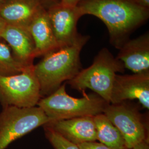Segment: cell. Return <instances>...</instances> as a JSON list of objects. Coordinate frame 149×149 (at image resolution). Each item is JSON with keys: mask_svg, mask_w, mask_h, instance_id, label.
<instances>
[{"mask_svg": "<svg viewBox=\"0 0 149 149\" xmlns=\"http://www.w3.org/2000/svg\"><path fill=\"white\" fill-rule=\"evenodd\" d=\"M34 65L11 75L0 74V103L2 107L37 106L42 98Z\"/></svg>", "mask_w": 149, "mask_h": 149, "instance_id": "6", "label": "cell"}, {"mask_svg": "<svg viewBox=\"0 0 149 149\" xmlns=\"http://www.w3.org/2000/svg\"><path fill=\"white\" fill-rule=\"evenodd\" d=\"M129 149V148H125V149Z\"/></svg>", "mask_w": 149, "mask_h": 149, "instance_id": "25", "label": "cell"}, {"mask_svg": "<svg viewBox=\"0 0 149 149\" xmlns=\"http://www.w3.org/2000/svg\"><path fill=\"white\" fill-rule=\"evenodd\" d=\"M38 2L45 10H47L51 6L59 3L61 0H36Z\"/></svg>", "mask_w": 149, "mask_h": 149, "instance_id": "19", "label": "cell"}, {"mask_svg": "<svg viewBox=\"0 0 149 149\" xmlns=\"http://www.w3.org/2000/svg\"><path fill=\"white\" fill-rule=\"evenodd\" d=\"M77 7L82 17L95 16L106 24L110 43L118 49L149 17V8L136 0H82Z\"/></svg>", "mask_w": 149, "mask_h": 149, "instance_id": "1", "label": "cell"}, {"mask_svg": "<svg viewBox=\"0 0 149 149\" xmlns=\"http://www.w3.org/2000/svg\"><path fill=\"white\" fill-rule=\"evenodd\" d=\"M47 11L59 46L73 42L80 34L77 31V24L82 16L77 7L60 2Z\"/></svg>", "mask_w": 149, "mask_h": 149, "instance_id": "9", "label": "cell"}, {"mask_svg": "<svg viewBox=\"0 0 149 149\" xmlns=\"http://www.w3.org/2000/svg\"><path fill=\"white\" fill-rule=\"evenodd\" d=\"M45 135L54 149H80L78 146L64 138L50 128L44 127Z\"/></svg>", "mask_w": 149, "mask_h": 149, "instance_id": "17", "label": "cell"}, {"mask_svg": "<svg viewBox=\"0 0 149 149\" xmlns=\"http://www.w3.org/2000/svg\"><path fill=\"white\" fill-rule=\"evenodd\" d=\"M89 39L88 36L80 34L73 42L45 54L34 65L42 98L53 93L65 81L73 79L82 69L80 54Z\"/></svg>", "mask_w": 149, "mask_h": 149, "instance_id": "2", "label": "cell"}, {"mask_svg": "<svg viewBox=\"0 0 149 149\" xmlns=\"http://www.w3.org/2000/svg\"><path fill=\"white\" fill-rule=\"evenodd\" d=\"M136 100L149 109V72L133 74H117L112 87L110 103Z\"/></svg>", "mask_w": 149, "mask_h": 149, "instance_id": "8", "label": "cell"}, {"mask_svg": "<svg viewBox=\"0 0 149 149\" xmlns=\"http://www.w3.org/2000/svg\"><path fill=\"white\" fill-rule=\"evenodd\" d=\"M125 70L122 63L115 58L107 48H102L96 55L93 63L68 82L72 89L93 91L107 102L110 103L112 87L117 72Z\"/></svg>", "mask_w": 149, "mask_h": 149, "instance_id": "4", "label": "cell"}, {"mask_svg": "<svg viewBox=\"0 0 149 149\" xmlns=\"http://www.w3.org/2000/svg\"><path fill=\"white\" fill-rule=\"evenodd\" d=\"M93 117L86 116L50 121L43 127L51 129L70 142L78 145L97 140Z\"/></svg>", "mask_w": 149, "mask_h": 149, "instance_id": "10", "label": "cell"}, {"mask_svg": "<svg viewBox=\"0 0 149 149\" xmlns=\"http://www.w3.org/2000/svg\"><path fill=\"white\" fill-rule=\"evenodd\" d=\"M50 120L39 107H3L0 113V149L6 148L17 139Z\"/></svg>", "mask_w": 149, "mask_h": 149, "instance_id": "5", "label": "cell"}, {"mask_svg": "<svg viewBox=\"0 0 149 149\" xmlns=\"http://www.w3.org/2000/svg\"><path fill=\"white\" fill-rule=\"evenodd\" d=\"M109 103L96 93L85 95L82 98L69 96L65 84L53 93L42 98L38 103L50 121L81 117H95L103 113Z\"/></svg>", "mask_w": 149, "mask_h": 149, "instance_id": "3", "label": "cell"}, {"mask_svg": "<svg viewBox=\"0 0 149 149\" xmlns=\"http://www.w3.org/2000/svg\"><path fill=\"white\" fill-rule=\"evenodd\" d=\"M6 0H0V6Z\"/></svg>", "mask_w": 149, "mask_h": 149, "instance_id": "24", "label": "cell"}, {"mask_svg": "<svg viewBox=\"0 0 149 149\" xmlns=\"http://www.w3.org/2000/svg\"><path fill=\"white\" fill-rule=\"evenodd\" d=\"M28 29L35 44L37 57L44 56L60 47L45 8L41 9L35 16Z\"/></svg>", "mask_w": 149, "mask_h": 149, "instance_id": "14", "label": "cell"}, {"mask_svg": "<svg viewBox=\"0 0 149 149\" xmlns=\"http://www.w3.org/2000/svg\"><path fill=\"white\" fill-rule=\"evenodd\" d=\"M141 5L149 9V0H136Z\"/></svg>", "mask_w": 149, "mask_h": 149, "instance_id": "23", "label": "cell"}, {"mask_svg": "<svg viewBox=\"0 0 149 149\" xmlns=\"http://www.w3.org/2000/svg\"><path fill=\"white\" fill-rule=\"evenodd\" d=\"M28 66L23 65L15 58L9 45L3 39H0V74H17L22 72Z\"/></svg>", "mask_w": 149, "mask_h": 149, "instance_id": "16", "label": "cell"}, {"mask_svg": "<svg viewBox=\"0 0 149 149\" xmlns=\"http://www.w3.org/2000/svg\"><path fill=\"white\" fill-rule=\"evenodd\" d=\"M125 69L134 74L149 72V33L129 39L119 49L117 57Z\"/></svg>", "mask_w": 149, "mask_h": 149, "instance_id": "11", "label": "cell"}, {"mask_svg": "<svg viewBox=\"0 0 149 149\" xmlns=\"http://www.w3.org/2000/svg\"><path fill=\"white\" fill-rule=\"evenodd\" d=\"M80 149H111L101 143L95 141L85 142L77 145Z\"/></svg>", "mask_w": 149, "mask_h": 149, "instance_id": "18", "label": "cell"}, {"mask_svg": "<svg viewBox=\"0 0 149 149\" xmlns=\"http://www.w3.org/2000/svg\"><path fill=\"white\" fill-rule=\"evenodd\" d=\"M43 8L36 0H6L0 6V17L7 24L28 28Z\"/></svg>", "mask_w": 149, "mask_h": 149, "instance_id": "13", "label": "cell"}, {"mask_svg": "<svg viewBox=\"0 0 149 149\" xmlns=\"http://www.w3.org/2000/svg\"><path fill=\"white\" fill-rule=\"evenodd\" d=\"M82 0H61V3L64 5L77 6Z\"/></svg>", "mask_w": 149, "mask_h": 149, "instance_id": "21", "label": "cell"}, {"mask_svg": "<svg viewBox=\"0 0 149 149\" xmlns=\"http://www.w3.org/2000/svg\"><path fill=\"white\" fill-rule=\"evenodd\" d=\"M132 149H149V139H144L135 144Z\"/></svg>", "mask_w": 149, "mask_h": 149, "instance_id": "20", "label": "cell"}, {"mask_svg": "<svg viewBox=\"0 0 149 149\" xmlns=\"http://www.w3.org/2000/svg\"><path fill=\"white\" fill-rule=\"evenodd\" d=\"M6 26H7L6 23L0 17V39H1L2 34L3 32V31L5 30Z\"/></svg>", "mask_w": 149, "mask_h": 149, "instance_id": "22", "label": "cell"}, {"mask_svg": "<svg viewBox=\"0 0 149 149\" xmlns=\"http://www.w3.org/2000/svg\"><path fill=\"white\" fill-rule=\"evenodd\" d=\"M14 56L25 66H32L36 56L35 44L28 28L7 24L2 34Z\"/></svg>", "mask_w": 149, "mask_h": 149, "instance_id": "12", "label": "cell"}, {"mask_svg": "<svg viewBox=\"0 0 149 149\" xmlns=\"http://www.w3.org/2000/svg\"><path fill=\"white\" fill-rule=\"evenodd\" d=\"M103 114L120 131L127 148L132 149L139 142L149 139L148 124L138 107L127 101L109 103Z\"/></svg>", "mask_w": 149, "mask_h": 149, "instance_id": "7", "label": "cell"}, {"mask_svg": "<svg viewBox=\"0 0 149 149\" xmlns=\"http://www.w3.org/2000/svg\"><path fill=\"white\" fill-rule=\"evenodd\" d=\"M97 140L111 149L126 148L124 139L117 128L101 113L94 117Z\"/></svg>", "mask_w": 149, "mask_h": 149, "instance_id": "15", "label": "cell"}]
</instances>
